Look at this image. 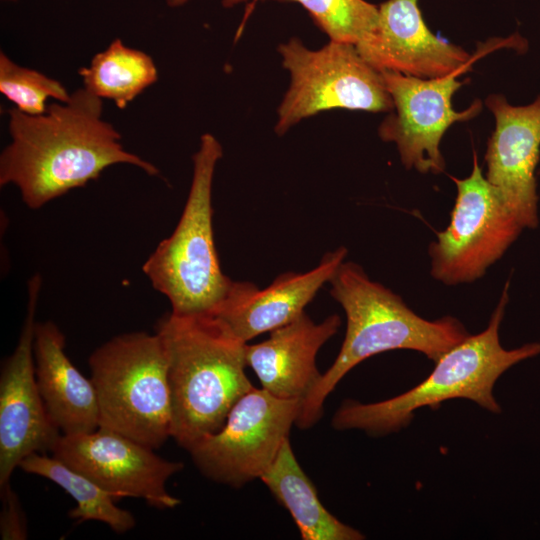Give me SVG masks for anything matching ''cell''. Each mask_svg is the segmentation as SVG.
I'll return each instance as SVG.
<instances>
[{
	"label": "cell",
	"instance_id": "obj_25",
	"mask_svg": "<svg viewBox=\"0 0 540 540\" xmlns=\"http://www.w3.org/2000/svg\"><path fill=\"white\" fill-rule=\"evenodd\" d=\"M4 1H10V2H15V1H17V0H4Z\"/></svg>",
	"mask_w": 540,
	"mask_h": 540
},
{
	"label": "cell",
	"instance_id": "obj_17",
	"mask_svg": "<svg viewBox=\"0 0 540 540\" xmlns=\"http://www.w3.org/2000/svg\"><path fill=\"white\" fill-rule=\"evenodd\" d=\"M33 354L41 397L60 432L69 435L96 430L99 412L94 385L66 355L65 336L54 322H36Z\"/></svg>",
	"mask_w": 540,
	"mask_h": 540
},
{
	"label": "cell",
	"instance_id": "obj_24",
	"mask_svg": "<svg viewBox=\"0 0 540 540\" xmlns=\"http://www.w3.org/2000/svg\"><path fill=\"white\" fill-rule=\"evenodd\" d=\"M189 1L190 0H166V3L170 7H179L186 4ZM243 1H246V0H223V3L225 6H232Z\"/></svg>",
	"mask_w": 540,
	"mask_h": 540
},
{
	"label": "cell",
	"instance_id": "obj_11",
	"mask_svg": "<svg viewBox=\"0 0 540 540\" xmlns=\"http://www.w3.org/2000/svg\"><path fill=\"white\" fill-rule=\"evenodd\" d=\"M51 453L117 500L140 498L158 509H172L181 503L167 491L166 483L184 463L164 459L121 433L98 427L87 433L61 434Z\"/></svg>",
	"mask_w": 540,
	"mask_h": 540
},
{
	"label": "cell",
	"instance_id": "obj_2",
	"mask_svg": "<svg viewBox=\"0 0 540 540\" xmlns=\"http://www.w3.org/2000/svg\"><path fill=\"white\" fill-rule=\"evenodd\" d=\"M168 362L171 438L187 451L217 432L234 404L254 386L246 342L212 313L165 314L155 326Z\"/></svg>",
	"mask_w": 540,
	"mask_h": 540
},
{
	"label": "cell",
	"instance_id": "obj_20",
	"mask_svg": "<svg viewBox=\"0 0 540 540\" xmlns=\"http://www.w3.org/2000/svg\"><path fill=\"white\" fill-rule=\"evenodd\" d=\"M84 88L101 99L112 100L124 109L158 79L153 59L116 38L97 53L89 66L78 70Z\"/></svg>",
	"mask_w": 540,
	"mask_h": 540
},
{
	"label": "cell",
	"instance_id": "obj_19",
	"mask_svg": "<svg viewBox=\"0 0 540 540\" xmlns=\"http://www.w3.org/2000/svg\"><path fill=\"white\" fill-rule=\"evenodd\" d=\"M24 472L46 478L66 491L76 502L68 512L71 519L98 521L122 534L136 524L134 515L115 504V496L82 472L45 453H32L19 464Z\"/></svg>",
	"mask_w": 540,
	"mask_h": 540
},
{
	"label": "cell",
	"instance_id": "obj_22",
	"mask_svg": "<svg viewBox=\"0 0 540 540\" xmlns=\"http://www.w3.org/2000/svg\"><path fill=\"white\" fill-rule=\"evenodd\" d=\"M0 92L15 108L30 115L45 113L50 98L67 102L71 97L61 82L17 65L3 52L0 53Z\"/></svg>",
	"mask_w": 540,
	"mask_h": 540
},
{
	"label": "cell",
	"instance_id": "obj_5",
	"mask_svg": "<svg viewBox=\"0 0 540 540\" xmlns=\"http://www.w3.org/2000/svg\"><path fill=\"white\" fill-rule=\"evenodd\" d=\"M222 154V146L212 134L202 135L180 220L142 267L175 314L212 312L233 281L222 272L213 231L212 184Z\"/></svg>",
	"mask_w": 540,
	"mask_h": 540
},
{
	"label": "cell",
	"instance_id": "obj_8",
	"mask_svg": "<svg viewBox=\"0 0 540 540\" xmlns=\"http://www.w3.org/2000/svg\"><path fill=\"white\" fill-rule=\"evenodd\" d=\"M301 401L253 387L232 407L223 426L188 452L208 479L240 488L260 479L277 457L300 414Z\"/></svg>",
	"mask_w": 540,
	"mask_h": 540
},
{
	"label": "cell",
	"instance_id": "obj_13",
	"mask_svg": "<svg viewBox=\"0 0 540 540\" xmlns=\"http://www.w3.org/2000/svg\"><path fill=\"white\" fill-rule=\"evenodd\" d=\"M486 106L495 119L487 143L486 179L523 228L538 226L535 169L540 158V95L526 106H513L491 94Z\"/></svg>",
	"mask_w": 540,
	"mask_h": 540
},
{
	"label": "cell",
	"instance_id": "obj_15",
	"mask_svg": "<svg viewBox=\"0 0 540 540\" xmlns=\"http://www.w3.org/2000/svg\"><path fill=\"white\" fill-rule=\"evenodd\" d=\"M340 246L323 255L318 265L303 273L285 272L265 288L248 281H232L210 313L219 317L242 341L271 332L295 320L332 276L347 255Z\"/></svg>",
	"mask_w": 540,
	"mask_h": 540
},
{
	"label": "cell",
	"instance_id": "obj_18",
	"mask_svg": "<svg viewBox=\"0 0 540 540\" xmlns=\"http://www.w3.org/2000/svg\"><path fill=\"white\" fill-rule=\"evenodd\" d=\"M260 480L289 512L303 540L365 538L361 532L341 522L324 507L316 487L297 461L289 439Z\"/></svg>",
	"mask_w": 540,
	"mask_h": 540
},
{
	"label": "cell",
	"instance_id": "obj_4",
	"mask_svg": "<svg viewBox=\"0 0 540 540\" xmlns=\"http://www.w3.org/2000/svg\"><path fill=\"white\" fill-rule=\"evenodd\" d=\"M506 282L488 326L476 335H468L445 352L433 371L412 389L387 400L360 403L345 400L332 418L336 430L359 429L372 436L397 432L409 424L415 410L437 407L441 402L465 398L482 408L499 413L493 396L498 378L513 365L540 354V343H528L507 350L499 340V327L508 301Z\"/></svg>",
	"mask_w": 540,
	"mask_h": 540
},
{
	"label": "cell",
	"instance_id": "obj_14",
	"mask_svg": "<svg viewBox=\"0 0 540 540\" xmlns=\"http://www.w3.org/2000/svg\"><path fill=\"white\" fill-rule=\"evenodd\" d=\"M375 30L355 46L379 72L389 71L423 79L469 69L482 52L469 54L435 36L426 25L418 0H387L378 6Z\"/></svg>",
	"mask_w": 540,
	"mask_h": 540
},
{
	"label": "cell",
	"instance_id": "obj_6",
	"mask_svg": "<svg viewBox=\"0 0 540 540\" xmlns=\"http://www.w3.org/2000/svg\"><path fill=\"white\" fill-rule=\"evenodd\" d=\"M99 427L121 433L152 449L171 437L167 354L154 332L114 336L88 360Z\"/></svg>",
	"mask_w": 540,
	"mask_h": 540
},
{
	"label": "cell",
	"instance_id": "obj_9",
	"mask_svg": "<svg viewBox=\"0 0 540 540\" xmlns=\"http://www.w3.org/2000/svg\"><path fill=\"white\" fill-rule=\"evenodd\" d=\"M451 179L457 196L450 223L429 247L431 275L446 285L481 278L524 229L483 175L475 152L471 174Z\"/></svg>",
	"mask_w": 540,
	"mask_h": 540
},
{
	"label": "cell",
	"instance_id": "obj_21",
	"mask_svg": "<svg viewBox=\"0 0 540 540\" xmlns=\"http://www.w3.org/2000/svg\"><path fill=\"white\" fill-rule=\"evenodd\" d=\"M296 2L330 41L356 45L377 27L379 8L365 0H276Z\"/></svg>",
	"mask_w": 540,
	"mask_h": 540
},
{
	"label": "cell",
	"instance_id": "obj_7",
	"mask_svg": "<svg viewBox=\"0 0 540 540\" xmlns=\"http://www.w3.org/2000/svg\"><path fill=\"white\" fill-rule=\"evenodd\" d=\"M278 51L291 83L278 109L277 134L331 109L393 111L381 72L363 59L354 44L330 41L319 50H310L298 38H291Z\"/></svg>",
	"mask_w": 540,
	"mask_h": 540
},
{
	"label": "cell",
	"instance_id": "obj_16",
	"mask_svg": "<svg viewBox=\"0 0 540 540\" xmlns=\"http://www.w3.org/2000/svg\"><path fill=\"white\" fill-rule=\"evenodd\" d=\"M340 324L337 314L315 323L304 312L271 331L265 341L246 344L247 367L255 372L262 389L302 403L322 376L316 366L317 353L337 333Z\"/></svg>",
	"mask_w": 540,
	"mask_h": 540
},
{
	"label": "cell",
	"instance_id": "obj_3",
	"mask_svg": "<svg viewBox=\"0 0 540 540\" xmlns=\"http://www.w3.org/2000/svg\"><path fill=\"white\" fill-rule=\"evenodd\" d=\"M330 295L346 315V333L330 368L301 403L296 425L307 429L323 414V405L339 381L363 360L386 351L409 349L436 362L468 336L454 317L426 320L354 262H342L329 281Z\"/></svg>",
	"mask_w": 540,
	"mask_h": 540
},
{
	"label": "cell",
	"instance_id": "obj_26",
	"mask_svg": "<svg viewBox=\"0 0 540 540\" xmlns=\"http://www.w3.org/2000/svg\"><path fill=\"white\" fill-rule=\"evenodd\" d=\"M539 174H540V170H539Z\"/></svg>",
	"mask_w": 540,
	"mask_h": 540
},
{
	"label": "cell",
	"instance_id": "obj_10",
	"mask_svg": "<svg viewBox=\"0 0 540 540\" xmlns=\"http://www.w3.org/2000/svg\"><path fill=\"white\" fill-rule=\"evenodd\" d=\"M468 70L431 79L381 72L394 112L380 124L378 134L383 141L396 144L406 169L442 173L445 161L440 142L444 133L454 122L468 121L481 112L478 99L464 111H455L452 106V97L463 84L457 77Z\"/></svg>",
	"mask_w": 540,
	"mask_h": 540
},
{
	"label": "cell",
	"instance_id": "obj_23",
	"mask_svg": "<svg viewBox=\"0 0 540 540\" xmlns=\"http://www.w3.org/2000/svg\"><path fill=\"white\" fill-rule=\"evenodd\" d=\"M0 535L2 540H25L28 537L27 520L18 495L10 483L0 486Z\"/></svg>",
	"mask_w": 540,
	"mask_h": 540
},
{
	"label": "cell",
	"instance_id": "obj_1",
	"mask_svg": "<svg viewBox=\"0 0 540 540\" xmlns=\"http://www.w3.org/2000/svg\"><path fill=\"white\" fill-rule=\"evenodd\" d=\"M10 143L0 155V185L13 184L27 207L39 209L97 179L108 167L126 163L156 176L155 165L128 152L121 135L102 118L103 99L84 87L45 113L11 108Z\"/></svg>",
	"mask_w": 540,
	"mask_h": 540
},
{
	"label": "cell",
	"instance_id": "obj_12",
	"mask_svg": "<svg viewBox=\"0 0 540 540\" xmlns=\"http://www.w3.org/2000/svg\"><path fill=\"white\" fill-rule=\"evenodd\" d=\"M42 280L28 282L27 311L18 343L0 373V486L32 453L52 452L61 436L41 397L33 354L36 311Z\"/></svg>",
	"mask_w": 540,
	"mask_h": 540
}]
</instances>
